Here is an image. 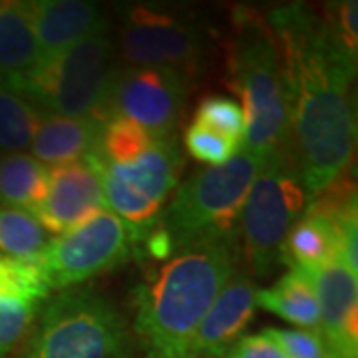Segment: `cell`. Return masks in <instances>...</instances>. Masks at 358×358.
<instances>
[{
	"label": "cell",
	"mask_w": 358,
	"mask_h": 358,
	"mask_svg": "<svg viewBox=\"0 0 358 358\" xmlns=\"http://www.w3.org/2000/svg\"><path fill=\"white\" fill-rule=\"evenodd\" d=\"M110 28L72 48L38 60L20 76H2L10 88L42 114L90 117L106 124V98L114 72Z\"/></svg>",
	"instance_id": "4"
},
{
	"label": "cell",
	"mask_w": 358,
	"mask_h": 358,
	"mask_svg": "<svg viewBox=\"0 0 358 358\" xmlns=\"http://www.w3.org/2000/svg\"><path fill=\"white\" fill-rule=\"evenodd\" d=\"M195 124L243 143L245 115L241 106L223 96L203 98L195 110Z\"/></svg>",
	"instance_id": "24"
},
{
	"label": "cell",
	"mask_w": 358,
	"mask_h": 358,
	"mask_svg": "<svg viewBox=\"0 0 358 358\" xmlns=\"http://www.w3.org/2000/svg\"><path fill=\"white\" fill-rule=\"evenodd\" d=\"M303 271V268H301ZM319 301V331L338 358L358 357V279L341 259L303 271Z\"/></svg>",
	"instance_id": "12"
},
{
	"label": "cell",
	"mask_w": 358,
	"mask_h": 358,
	"mask_svg": "<svg viewBox=\"0 0 358 358\" xmlns=\"http://www.w3.org/2000/svg\"><path fill=\"white\" fill-rule=\"evenodd\" d=\"M40 305L20 301H0V358L10 355L30 333Z\"/></svg>",
	"instance_id": "26"
},
{
	"label": "cell",
	"mask_w": 358,
	"mask_h": 358,
	"mask_svg": "<svg viewBox=\"0 0 358 358\" xmlns=\"http://www.w3.org/2000/svg\"><path fill=\"white\" fill-rule=\"evenodd\" d=\"M257 289L243 265L219 291L193 334L187 358H223L255 315Z\"/></svg>",
	"instance_id": "14"
},
{
	"label": "cell",
	"mask_w": 358,
	"mask_h": 358,
	"mask_svg": "<svg viewBox=\"0 0 358 358\" xmlns=\"http://www.w3.org/2000/svg\"><path fill=\"white\" fill-rule=\"evenodd\" d=\"M32 20L38 42V60L56 56L92 34L110 28L102 10L84 0L32 2Z\"/></svg>",
	"instance_id": "15"
},
{
	"label": "cell",
	"mask_w": 358,
	"mask_h": 358,
	"mask_svg": "<svg viewBox=\"0 0 358 358\" xmlns=\"http://www.w3.org/2000/svg\"><path fill=\"white\" fill-rule=\"evenodd\" d=\"M102 128L103 124L90 117H64L40 112L30 143L32 157L50 167L82 162L96 150Z\"/></svg>",
	"instance_id": "16"
},
{
	"label": "cell",
	"mask_w": 358,
	"mask_h": 358,
	"mask_svg": "<svg viewBox=\"0 0 358 358\" xmlns=\"http://www.w3.org/2000/svg\"><path fill=\"white\" fill-rule=\"evenodd\" d=\"M333 259H341V227L331 219L305 209L285 237L281 263L307 271Z\"/></svg>",
	"instance_id": "17"
},
{
	"label": "cell",
	"mask_w": 358,
	"mask_h": 358,
	"mask_svg": "<svg viewBox=\"0 0 358 358\" xmlns=\"http://www.w3.org/2000/svg\"><path fill=\"white\" fill-rule=\"evenodd\" d=\"M229 76L245 115L243 150L265 159L289 143L287 84L267 20L247 10H239L235 18Z\"/></svg>",
	"instance_id": "3"
},
{
	"label": "cell",
	"mask_w": 358,
	"mask_h": 358,
	"mask_svg": "<svg viewBox=\"0 0 358 358\" xmlns=\"http://www.w3.org/2000/svg\"><path fill=\"white\" fill-rule=\"evenodd\" d=\"M50 167L28 154L0 155V207L34 213L48 192Z\"/></svg>",
	"instance_id": "20"
},
{
	"label": "cell",
	"mask_w": 358,
	"mask_h": 358,
	"mask_svg": "<svg viewBox=\"0 0 358 358\" xmlns=\"http://www.w3.org/2000/svg\"><path fill=\"white\" fill-rule=\"evenodd\" d=\"M38 58L32 2L0 0V76H20Z\"/></svg>",
	"instance_id": "18"
},
{
	"label": "cell",
	"mask_w": 358,
	"mask_h": 358,
	"mask_svg": "<svg viewBox=\"0 0 358 358\" xmlns=\"http://www.w3.org/2000/svg\"><path fill=\"white\" fill-rule=\"evenodd\" d=\"M38 115V110L0 76V155L24 154L34 138Z\"/></svg>",
	"instance_id": "21"
},
{
	"label": "cell",
	"mask_w": 358,
	"mask_h": 358,
	"mask_svg": "<svg viewBox=\"0 0 358 358\" xmlns=\"http://www.w3.org/2000/svg\"><path fill=\"white\" fill-rule=\"evenodd\" d=\"M223 358H287L265 331L239 338Z\"/></svg>",
	"instance_id": "29"
},
{
	"label": "cell",
	"mask_w": 358,
	"mask_h": 358,
	"mask_svg": "<svg viewBox=\"0 0 358 358\" xmlns=\"http://www.w3.org/2000/svg\"><path fill=\"white\" fill-rule=\"evenodd\" d=\"M185 148L197 162L211 167H219L225 166L229 159L239 154L243 143L193 122L185 131Z\"/></svg>",
	"instance_id": "25"
},
{
	"label": "cell",
	"mask_w": 358,
	"mask_h": 358,
	"mask_svg": "<svg viewBox=\"0 0 358 358\" xmlns=\"http://www.w3.org/2000/svg\"><path fill=\"white\" fill-rule=\"evenodd\" d=\"M261 164L263 157L241 148L225 166L193 171L179 185L157 221L173 249L205 235L239 231L245 199Z\"/></svg>",
	"instance_id": "7"
},
{
	"label": "cell",
	"mask_w": 358,
	"mask_h": 358,
	"mask_svg": "<svg viewBox=\"0 0 358 358\" xmlns=\"http://www.w3.org/2000/svg\"><path fill=\"white\" fill-rule=\"evenodd\" d=\"M86 159L100 173L106 205L128 227L138 253L141 241L157 225L183 171L176 136L155 138L141 154L120 164H102L92 155Z\"/></svg>",
	"instance_id": "8"
},
{
	"label": "cell",
	"mask_w": 358,
	"mask_h": 358,
	"mask_svg": "<svg viewBox=\"0 0 358 358\" xmlns=\"http://www.w3.org/2000/svg\"><path fill=\"white\" fill-rule=\"evenodd\" d=\"M134 253L128 227L110 209H102L74 229L50 239L36 263L50 291H66L124 265Z\"/></svg>",
	"instance_id": "9"
},
{
	"label": "cell",
	"mask_w": 358,
	"mask_h": 358,
	"mask_svg": "<svg viewBox=\"0 0 358 358\" xmlns=\"http://www.w3.org/2000/svg\"><path fill=\"white\" fill-rule=\"evenodd\" d=\"M50 294L36 261L0 255V301H20L40 305Z\"/></svg>",
	"instance_id": "23"
},
{
	"label": "cell",
	"mask_w": 358,
	"mask_h": 358,
	"mask_svg": "<svg viewBox=\"0 0 358 358\" xmlns=\"http://www.w3.org/2000/svg\"><path fill=\"white\" fill-rule=\"evenodd\" d=\"M203 48V28L189 14L150 4L122 13L120 52L126 66H169L192 72Z\"/></svg>",
	"instance_id": "11"
},
{
	"label": "cell",
	"mask_w": 358,
	"mask_h": 358,
	"mask_svg": "<svg viewBox=\"0 0 358 358\" xmlns=\"http://www.w3.org/2000/svg\"><path fill=\"white\" fill-rule=\"evenodd\" d=\"M128 322L96 287H72L42 310L20 358H128Z\"/></svg>",
	"instance_id": "5"
},
{
	"label": "cell",
	"mask_w": 358,
	"mask_h": 358,
	"mask_svg": "<svg viewBox=\"0 0 358 358\" xmlns=\"http://www.w3.org/2000/svg\"><path fill=\"white\" fill-rule=\"evenodd\" d=\"M189 92V74L169 66H114L106 122L124 117L154 138H171Z\"/></svg>",
	"instance_id": "10"
},
{
	"label": "cell",
	"mask_w": 358,
	"mask_h": 358,
	"mask_svg": "<svg viewBox=\"0 0 358 358\" xmlns=\"http://www.w3.org/2000/svg\"><path fill=\"white\" fill-rule=\"evenodd\" d=\"M48 241V233L32 213L0 207V255L36 261Z\"/></svg>",
	"instance_id": "22"
},
{
	"label": "cell",
	"mask_w": 358,
	"mask_h": 358,
	"mask_svg": "<svg viewBox=\"0 0 358 358\" xmlns=\"http://www.w3.org/2000/svg\"><path fill=\"white\" fill-rule=\"evenodd\" d=\"M307 205L301 171L289 143H285L263 159L239 219L249 275L265 279L281 265L285 237Z\"/></svg>",
	"instance_id": "6"
},
{
	"label": "cell",
	"mask_w": 358,
	"mask_h": 358,
	"mask_svg": "<svg viewBox=\"0 0 358 358\" xmlns=\"http://www.w3.org/2000/svg\"><path fill=\"white\" fill-rule=\"evenodd\" d=\"M358 4L357 0L345 2H329L322 8V20L333 32L336 42L345 48L352 58H357L358 48Z\"/></svg>",
	"instance_id": "28"
},
{
	"label": "cell",
	"mask_w": 358,
	"mask_h": 358,
	"mask_svg": "<svg viewBox=\"0 0 358 358\" xmlns=\"http://www.w3.org/2000/svg\"><path fill=\"white\" fill-rule=\"evenodd\" d=\"M239 257V231H233L193 239L145 268L134 305L136 333L150 358H187L193 334L241 265Z\"/></svg>",
	"instance_id": "2"
},
{
	"label": "cell",
	"mask_w": 358,
	"mask_h": 358,
	"mask_svg": "<svg viewBox=\"0 0 358 358\" xmlns=\"http://www.w3.org/2000/svg\"><path fill=\"white\" fill-rule=\"evenodd\" d=\"M102 209H108L102 179L84 157L68 166L50 167L46 197L32 215L46 231L62 235Z\"/></svg>",
	"instance_id": "13"
},
{
	"label": "cell",
	"mask_w": 358,
	"mask_h": 358,
	"mask_svg": "<svg viewBox=\"0 0 358 358\" xmlns=\"http://www.w3.org/2000/svg\"><path fill=\"white\" fill-rule=\"evenodd\" d=\"M287 358H338L320 331L308 329H265Z\"/></svg>",
	"instance_id": "27"
},
{
	"label": "cell",
	"mask_w": 358,
	"mask_h": 358,
	"mask_svg": "<svg viewBox=\"0 0 358 358\" xmlns=\"http://www.w3.org/2000/svg\"><path fill=\"white\" fill-rule=\"evenodd\" d=\"M281 54L289 103V148L313 201L348 169L355 150L350 84L357 58L336 42L322 16L303 4L268 13Z\"/></svg>",
	"instance_id": "1"
},
{
	"label": "cell",
	"mask_w": 358,
	"mask_h": 358,
	"mask_svg": "<svg viewBox=\"0 0 358 358\" xmlns=\"http://www.w3.org/2000/svg\"><path fill=\"white\" fill-rule=\"evenodd\" d=\"M257 307L301 329L319 331L320 310L315 289L301 268H291L268 289L257 291Z\"/></svg>",
	"instance_id": "19"
}]
</instances>
